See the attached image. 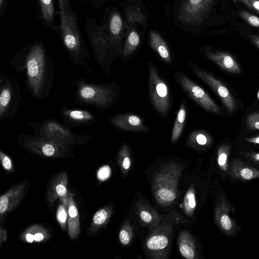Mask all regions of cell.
<instances>
[{
  "instance_id": "cell-1",
  "label": "cell",
  "mask_w": 259,
  "mask_h": 259,
  "mask_svg": "<svg viewBox=\"0 0 259 259\" xmlns=\"http://www.w3.org/2000/svg\"><path fill=\"white\" fill-rule=\"evenodd\" d=\"M58 3L63 42L70 53L78 58L82 50V40L76 16L71 9L69 0H58Z\"/></svg>"
},
{
  "instance_id": "cell-2",
  "label": "cell",
  "mask_w": 259,
  "mask_h": 259,
  "mask_svg": "<svg viewBox=\"0 0 259 259\" xmlns=\"http://www.w3.org/2000/svg\"><path fill=\"white\" fill-rule=\"evenodd\" d=\"M28 84L33 95L40 96L42 92L46 77L45 52L39 45L30 50L25 63Z\"/></svg>"
},
{
  "instance_id": "cell-3",
  "label": "cell",
  "mask_w": 259,
  "mask_h": 259,
  "mask_svg": "<svg viewBox=\"0 0 259 259\" xmlns=\"http://www.w3.org/2000/svg\"><path fill=\"white\" fill-rule=\"evenodd\" d=\"M148 70L149 90L152 103L160 114L165 115L170 107L167 85L161 78L153 63H149Z\"/></svg>"
},
{
  "instance_id": "cell-4",
  "label": "cell",
  "mask_w": 259,
  "mask_h": 259,
  "mask_svg": "<svg viewBox=\"0 0 259 259\" xmlns=\"http://www.w3.org/2000/svg\"><path fill=\"white\" fill-rule=\"evenodd\" d=\"M178 84L197 104L205 110L215 114L221 113L218 105L201 87L197 85L184 73L179 72L175 74Z\"/></svg>"
},
{
  "instance_id": "cell-5",
  "label": "cell",
  "mask_w": 259,
  "mask_h": 259,
  "mask_svg": "<svg viewBox=\"0 0 259 259\" xmlns=\"http://www.w3.org/2000/svg\"><path fill=\"white\" fill-rule=\"evenodd\" d=\"M214 0H185L181 7L178 18L189 25L201 24L210 12Z\"/></svg>"
},
{
  "instance_id": "cell-6",
  "label": "cell",
  "mask_w": 259,
  "mask_h": 259,
  "mask_svg": "<svg viewBox=\"0 0 259 259\" xmlns=\"http://www.w3.org/2000/svg\"><path fill=\"white\" fill-rule=\"evenodd\" d=\"M188 64L195 74L214 91L226 109L230 112H233L236 108V101L228 88L223 82L199 67L190 63Z\"/></svg>"
},
{
  "instance_id": "cell-7",
  "label": "cell",
  "mask_w": 259,
  "mask_h": 259,
  "mask_svg": "<svg viewBox=\"0 0 259 259\" xmlns=\"http://www.w3.org/2000/svg\"><path fill=\"white\" fill-rule=\"evenodd\" d=\"M77 95L83 102L105 108L111 103L114 94L113 90L108 87L80 83Z\"/></svg>"
},
{
  "instance_id": "cell-8",
  "label": "cell",
  "mask_w": 259,
  "mask_h": 259,
  "mask_svg": "<svg viewBox=\"0 0 259 259\" xmlns=\"http://www.w3.org/2000/svg\"><path fill=\"white\" fill-rule=\"evenodd\" d=\"M25 143L30 148L51 157L59 154L65 145L53 138L41 135L36 137L26 139Z\"/></svg>"
},
{
  "instance_id": "cell-9",
  "label": "cell",
  "mask_w": 259,
  "mask_h": 259,
  "mask_svg": "<svg viewBox=\"0 0 259 259\" xmlns=\"http://www.w3.org/2000/svg\"><path fill=\"white\" fill-rule=\"evenodd\" d=\"M41 135L53 138L65 145L73 143L77 135L57 122L50 121L42 125Z\"/></svg>"
},
{
  "instance_id": "cell-10",
  "label": "cell",
  "mask_w": 259,
  "mask_h": 259,
  "mask_svg": "<svg viewBox=\"0 0 259 259\" xmlns=\"http://www.w3.org/2000/svg\"><path fill=\"white\" fill-rule=\"evenodd\" d=\"M110 120L114 126L125 131L145 133L148 130L142 119L133 114H118L113 116Z\"/></svg>"
},
{
  "instance_id": "cell-11",
  "label": "cell",
  "mask_w": 259,
  "mask_h": 259,
  "mask_svg": "<svg viewBox=\"0 0 259 259\" xmlns=\"http://www.w3.org/2000/svg\"><path fill=\"white\" fill-rule=\"evenodd\" d=\"M26 182H23L13 187L0 197V219L11 211L19 202L24 194Z\"/></svg>"
},
{
  "instance_id": "cell-12",
  "label": "cell",
  "mask_w": 259,
  "mask_h": 259,
  "mask_svg": "<svg viewBox=\"0 0 259 259\" xmlns=\"http://www.w3.org/2000/svg\"><path fill=\"white\" fill-rule=\"evenodd\" d=\"M232 178L247 181L259 178V169L239 158L233 160L229 166V174Z\"/></svg>"
},
{
  "instance_id": "cell-13",
  "label": "cell",
  "mask_w": 259,
  "mask_h": 259,
  "mask_svg": "<svg viewBox=\"0 0 259 259\" xmlns=\"http://www.w3.org/2000/svg\"><path fill=\"white\" fill-rule=\"evenodd\" d=\"M231 206L226 198H222L217 209V219L220 227L225 234L234 235L238 229L235 221L231 218Z\"/></svg>"
},
{
  "instance_id": "cell-14",
  "label": "cell",
  "mask_w": 259,
  "mask_h": 259,
  "mask_svg": "<svg viewBox=\"0 0 259 259\" xmlns=\"http://www.w3.org/2000/svg\"><path fill=\"white\" fill-rule=\"evenodd\" d=\"M206 57L230 73H239L240 67L235 59L229 54L220 51H211L207 49L204 52Z\"/></svg>"
},
{
  "instance_id": "cell-15",
  "label": "cell",
  "mask_w": 259,
  "mask_h": 259,
  "mask_svg": "<svg viewBox=\"0 0 259 259\" xmlns=\"http://www.w3.org/2000/svg\"><path fill=\"white\" fill-rule=\"evenodd\" d=\"M69 194L68 203V234L70 239L73 240L77 238L80 232L79 219L78 209L73 199L72 195L70 193Z\"/></svg>"
},
{
  "instance_id": "cell-16",
  "label": "cell",
  "mask_w": 259,
  "mask_h": 259,
  "mask_svg": "<svg viewBox=\"0 0 259 259\" xmlns=\"http://www.w3.org/2000/svg\"><path fill=\"white\" fill-rule=\"evenodd\" d=\"M150 44L152 48L166 63H170L171 56L168 47L162 37L156 32H150Z\"/></svg>"
},
{
  "instance_id": "cell-17",
  "label": "cell",
  "mask_w": 259,
  "mask_h": 259,
  "mask_svg": "<svg viewBox=\"0 0 259 259\" xmlns=\"http://www.w3.org/2000/svg\"><path fill=\"white\" fill-rule=\"evenodd\" d=\"M67 177L65 174L59 176L55 179V181L51 187L50 196L51 201L57 197L61 198L62 202L68 206L69 196L67 195Z\"/></svg>"
},
{
  "instance_id": "cell-18",
  "label": "cell",
  "mask_w": 259,
  "mask_h": 259,
  "mask_svg": "<svg viewBox=\"0 0 259 259\" xmlns=\"http://www.w3.org/2000/svg\"><path fill=\"white\" fill-rule=\"evenodd\" d=\"M145 21L146 16L139 7L134 6L127 8L124 24V28L126 30L136 24L144 25Z\"/></svg>"
},
{
  "instance_id": "cell-19",
  "label": "cell",
  "mask_w": 259,
  "mask_h": 259,
  "mask_svg": "<svg viewBox=\"0 0 259 259\" xmlns=\"http://www.w3.org/2000/svg\"><path fill=\"white\" fill-rule=\"evenodd\" d=\"M124 28V24L120 15L116 12H114L110 18L109 23L111 40L112 42L119 43Z\"/></svg>"
},
{
  "instance_id": "cell-20",
  "label": "cell",
  "mask_w": 259,
  "mask_h": 259,
  "mask_svg": "<svg viewBox=\"0 0 259 259\" xmlns=\"http://www.w3.org/2000/svg\"><path fill=\"white\" fill-rule=\"evenodd\" d=\"M140 42V37L138 32L133 27L128 29L126 38L123 49V56H130L137 49Z\"/></svg>"
},
{
  "instance_id": "cell-21",
  "label": "cell",
  "mask_w": 259,
  "mask_h": 259,
  "mask_svg": "<svg viewBox=\"0 0 259 259\" xmlns=\"http://www.w3.org/2000/svg\"><path fill=\"white\" fill-rule=\"evenodd\" d=\"M186 117V110L185 103L181 104L179 109L171 133L172 141H176L180 137Z\"/></svg>"
},
{
  "instance_id": "cell-22",
  "label": "cell",
  "mask_w": 259,
  "mask_h": 259,
  "mask_svg": "<svg viewBox=\"0 0 259 259\" xmlns=\"http://www.w3.org/2000/svg\"><path fill=\"white\" fill-rule=\"evenodd\" d=\"M48 233L44 228L37 225L33 226L28 228L22 235V239L29 243L33 241L41 242L44 240Z\"/></svg>"
},
{
  "instance_id": "cell-23",
  "label": "cell",
  "mask_w": 259,
  "mask_h": 259,
  "mask_svg": "<svg viewBox=\"0 0 259 259\" xmlns=\"http://www.w3.org/2000/svg\"><path fill=\"white\" fill-rule=\"evenodd\" d=\"M64 114L69 119L79 123L89 122L94 119V116L85 110H69L65 111Z\"/></svg>"
},
{
  "instance_id": "cell-24",
  "label": "cell",
  "mask_w": 259,
  "mask_h": 259,
  "mask_svg": "<svg viewBox=\"0 0 259 259\" xmlns=\"http://www.w3.org/2000/svg\"><path fill=\"white\" fill-rule=\"evenodd\" d=\"M231 146L225 144L221 146L218 152V163L221 169L225 174H229V157Z\"/></svg>"
},
{
  "instance_id": "cell-25",
  "label": "cell",
  "mask_w": 259,
  "mask_h": 259,
  "mask_svg": "<svg viewBox=\"0 0 259 259\" xmlns=\"http://www.w3.org/2000/svg\"><path fill=\"white\" fill-rule=\"evenodd\" d=\"M12 90L7 84L1 89L0 94V116H4L12 100Z\"/></svg>"
},
{
  "instance_id": "cell-26",
  "label": "cell",
  "mask_w": 259,
  "mask_h": 259,
  "mask_svg": "<svg viewBox=\"0 0 259 259\" xmlns=\"http://www.w3.org/2000/svg\"><path fill=\"white\" fill-rule=\"evenodd\" d=\"M41 15L44 19L48 23L54 20V7L53 0H39Z\"/></svg>"
},
{
  "instance_id": "cell-27",
  "label": "cell",
  "mask_w": 259,
  "mask_h": 259,
  "mask_svg": "<svg viewBox=\"0 0 259 259\" xmlns=\"http://www.w3.org/2000/svg\"><path fill=\"white\" fill-rule=\"evenodd\" d=\"M168 238L164 235L155 236L151 237L147 242L148 248L159 250L165 248L168 244Z\"/></svg>"
},
{
  "instance_id": "cell-28",
  "label": "cell",
  "mask_w": 259,
  "mask_h": 259,
  "mask_svg": "<svg viewBox=\"0 0 259 259\" xmlns=\"http://www.w3.org/2000/svg\"><path fill=\"white\" fill-rule=\"evenodd\" d=\"M68 215V206L62 202L59 205L57 211V219L61 227L64 230L66 228Z\"/></svg>"
},
{
  "instance_id": "cell-29",
  "label": "cell",
  "mask_w": 259,
  "mask_h": 259,
  "mask_svg": "<svg viewBox=\"0 0 259 259\" xmlns=\"http://www.w3.org/2000/svg\"><path fill=\"white\" fill-rule=\"evenodd\" d=\"M108 216V212L104 209H100L97 211L93 218L91 226L93 231H95V228L99 227L104 224L106 221Z\"/></svg>"
},
{
  "instance_id": "cell-30",
  "label": "cell",
  "mask_w": 259,
  "mask_h": 259,
  "mask_svg": "<svg viewBox=\"0 0 259 259\" xmlns=\"http://www.w3.org/2000/svg\"><path fill=\"white\" fill-rule=\"evenodd\" d=\"M246 126L250 130H259V112L248 115L246 119Z\"/></svg>"
},
{
  "instance_id": "cell-31",
  "label": "cell",
  "mask_w": 259,
  "mask_h": 259,
  "mask_svg": "<svg viewBox=\"0 0 259 259\" xmlns=\"http://www.w3.org/2000/svg\"><path fill=\"white\" fill-rule=\"evenodd\" d=\"M240 17L250 25L259 28V17L251 13L242 10L239 12Z\"/></svg>"
},
{
  "instance_id": "cell-32",
  "label": "cell",
  "mask_w": 259,
  "mask_h": 259,
  "mask_svg": "<svg viewBox=\"0 0 259 259\" xmlns=\"http://www.w3.org/2000/svg\"><path fill=\"white\" fill-rule=\"evenodd\" d=\"M241 153L251 164L259 165V152L248 151L242 152Z\"/></svg>"
},
{
  "instance_id": "cell-33",
  "label": "cell",
  "mask_w": 259,
  "mask_h": 259,
  "mask_svg": "<svg viewBox=\"0 0 259 259\" xmlns=\"http://www.w3.org/2000/svg\"><path fill=\"white\" fill-rule=\"evenodd\" d=\"M191 136L195 139L197 144L200 145H205L208 142V137L206 133L202 131H195L191 133Z\"/></svg>"
},
{
  "instance_id": "cell-34",
  "label": "cell",
  "mask_w": 259,
  "mask_h": 259,
  "mask_svg": "<svg viewBox=\"0 0 259 259\" xmlns=\"http://www.w3.org/2000/svg\"><path fill=\"white\" fill-rule=\"evenodd\" d=\"M158 194L161 199L167 201H172L176 198L175 193L166 189L159 190Z\"/></svg>"
},
{
  "instance_id": "cell-35",
  "label": "cell",
  "mask_w": 259,
  "mask_h": 259,
  "mask_svg": "<svg viewBox=\"0 0 259 259\" xmlns=\"http://www.w3.org/2000/svg\"><path fill=\"white\" fill-rule=\"evenodd\" d=\"M111 174V169L108 165L101 167L97 172V178L100 181H105L108 179Z\"/></svg>"
},
{
  "instance_id": "cell-36",
  "label": "cell",
  "mask_w": 259,
  "mask_h": 259,
  "mask_svg": "<svg viewBox=\"0 0 259 259\" xmlns=\"http://www.w3.org/2000/svg\"><path fill=\"white\" fill-rule=\"evenodd\" d=\"M250 9L259 14V0H239Z\"/></svg>"
},
{
  "instance_id": "cell-37",
  "label": "cell",
  "mask_w": 259,
  "mask_h": 259,
  "mask_svg": "<svg viewBox=\"0 0 259 259\" xmlns=\"http://www.w3.org/2000/svg\"><path fill=\"white\" fill-rule=\"evenodd\" d=\"M180 251L181 254L185 258L191 259L194 256V251L187 244H183L180 247Z\"/></svg>"
},
{
  "instance_id": "cell-38",
  "label": "cell",
  "mask_w": 259,
  "mask_h": 259,
  "mask_svg": "<svg viewBox=\"0 0 259 259\" xmlns=\"http://www.w3.org/2000/svg\"><path fill=\"white\" fill-rule=\"evenodd\" d=\"M0 158L3 167L7 170L12 169V161L10 157L3 151H0Z\"/></svg>"
},
{
  "instance_id": "cell-39",
  "label": "cell",
  "mask_w": 259,
  "mask_h": 259,
  "mask_svg": "<svg viewBox=\"0 0 259 259\" xmlns=\"http://www.w3.org/2000/svg\"><path fill=\"white\" fill-rule=\"evenodd\" d=\"M119 239L123 244H127L130 241V236L128 233L124 230L120 231L119 235Z\"/></svg>"
},
{
  "instance_id": "cell-40",
  "label": "cell",
  "mask_w": 259,
  "mask_h": 259,
  "mask_svg": "<svg viewBox=\"0 0 259 259\" xmlns=\"http://www.w3.org/2000/svg\"><path fill=\"white\" fill-rule=\"evenodd\" d=\"M188 203L190 207L192 208L196 206V202L194 194L192 192H189L187 195Z\"/></svg>"
},
{
  "instance_id": "cell-41",
  "label": "cell",
  "mask_w": 259,
  "mask_h": 259,
  "mask_svg": "<svg viewBox=\"0 0 259 259\" xmlns=\"http://www.w3.org/2000/svg\"><path fill=\"white\" fill-rule=\"evenodd\" d=\"M140 217L142 220L146 223H149L152 220L151 214L146 211H142L140 213Z\"/></svg>"
},
{
  "instance_id": "cell-42",
  "label": "cell",
  "mask_w": 259,
  "mask_h": 259,
  "mask_svg": "<svg viewBox=\"0 0 259 259\" xmlns=\"http://www.w3.org/2000/svg\"><path fill=\"white\" fill-rule=\"evenodd\" d=\"M248 37L250 40L259 48V35L254 34H248Z\"/></svg>"
},
{
  "instance_id": "cell-43",
  "label": "cell",
  "mask_w": 259,
  "mask_h": 259,
  "mask_svg": "<svg viewBox=\"0 0 259 259\" xmlns=\"http://www.w3.org/2000/svg\"><path fill=\"white\" fill-rule=\"evenodd\" d=\"M244 140L250 143L259 145V136L254 137L245 138Z\"/></svg>"
},
{
  "instance_id": "cell-44",
  "label": "cell",
  "mask_w": 259,
  "mask_h": 259,
  "mask_svg": "<svg viewBox=\"0 0 259 259\" xmlns=\"http://www.w3.org/2000/svg\"><path fill=\"white\" fill-rule=\"evenodd\" d=\"M131 165V160L128 157H125L122 161V166L124 169H128Z\"/></svg>"
},
{
  "instance_id": "cell-45",
  "label": "cell",
  "mask_w": 259,
  "mask_h": 259,
  "mask_svg": "<svg viewBox=\"0 0 259 259\" xmlns=\"http://www.w3.org/2000/svg\"><path fill=\"white\" fill-rule=\"evenodd\" d=\"M7 237V233L5 229L1 228V245L3 242H5Z\"/></svg>"
},
{
  "instance_id": "cell-46",
  "label": "cell",
  "mask_w": 259,
  "mask_h": 259,
  "mask_svg": "<svg viewBox=\"0 0 259 259\" xmlns=\"http://www.w3.org/2000/svg\"><path fill=\"white\" fill-rule=\"evenodd\" d=\"M5 0H0V8L1 9L2 8V7L4 4Z\"/></svg>"
},
{
  "instance_id": "cell-47",
  "label": "cell",
  "mask_w": 259,
  "mask_h": 259,
  "mask_svg": "<svg viewBox=\"0 0 259 259\" xmlns=\"http://www.w3.org/2000/svg\"><path fill=\"white\" fill-rule=\"evenodd\" d=\"M237 1V0H234V2L235 3H236Z\"/></svg>"
},
{
  "instance_id": "cell-48",
  "label": "cell",
  "mask_w": 259,
  "mask_h": 259,
  "mask_svg": "<svg viewBox=\"0 0 259 259\" xmlns=\"http://www.w3.org/2000/svg\"><path fill=\"white\" fill-rule=\"evenodd\" d=\"M258 98H259V92H258Z\"/></svg>"
}]
</instances>
